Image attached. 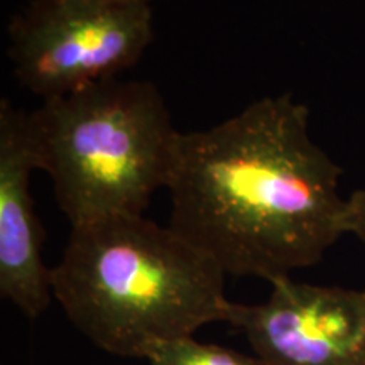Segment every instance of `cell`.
<instances>
[{"label": "cell", "mask_w": 365, "mask_h": 365, "mask_svg": "<svg viewBox=\"0 0 365 365\" xmlns=\"http://www.w3.org/2000/svg\"><path fill=\"white\" fill-rule=\"evenodd\" d=\"M341 168L309 134L291 93L182 132L168 191L170 227L230 276L267 282L312 267L349 234Z\"/></svg>", "instance_id": "6da1fadb"}, {"label": "cell", "mask_w": 365, "mask_h": 365, "mask_svg": "<svg viewBox=\"0 0 365 365\" xmlns=\"http://www.w3.org/2000/svg\"><path fill=\"white\" fill-rule=\"evenodd\" d=\"M53 296L103 352L144 359L153 345L225 323L227 274L173 228L144 215L71 227Z\"/></svg>", "instance_id": "7a4b0ae2"}, {"label": "cell", "mask_w": 365, "mask_h": 365, "mask_svg": "<svg viewBox=\"0 0 365 365\" xmlns=\"http://www.w3.org/2000/svg\"><path fill=\"white\" fill-rule=\"evenodd\" d=\"M39 170L71 227L144 215L168 188L181 134L150 81L112 78L29 113Z\"/></svg>", "instance_id": "3957f363"}, {"label": "cell", "mask_w": 365, "mask_h": 365, "mask_svg": "<svg viewBox=\"0 0 365 365\" xmlns=\"http://www.w3.org/2000/svg\"><path fill=\"white\" fill-rule=\"evenodd\" d=\"M7 31L14 75L43 100L118 78L154 41L149 4L122 0H31Z\"/></svg>", "instance_id": "277c9868"}, {"label": "cell", "mask_w": 365, "mask_h": 365, "mask_svg": "<svg viewBox=\"0 0 365 365\" xmlns=\"http://www.w3.org/2000/svg\"><path fill=\"white\" fill-rule=\"evenodd\" d=\"M266 301H232L228 325L269 365H365V289L291 277L272 282Z\"/></svg>", "instance_id": "5b68a950"}, {"label": "cell", "mask_w": 365, "mask_h": 365, "mask_svg": "<svg viewBox=\"0 0 365 365\" xmlns=\"http://www.w3.org/2000/svg\"><path fill=\"white\" fill-rule=\"evenodd\" d=\"M39 170L29 113L0 102V296L38 318L53 296V269L43 261L44 228L29 182Z\"/></svg>", "instance_id": "8992f818"}, {"label": "cell", "mask_w": 365, "mask_h": 365, "mask_svg": "<svg viewBox=\"0 0 365 365\" xmlns=\"http://www.w3.org/2000/svg\"><path fill=\"white\" fill-rule=\"evenodd\" d=\"M144 360L149 365H269L255 354L249 355L228 346L203 344L195 336L153 345Z\"/></svg>", "instance_id": "52a82bcc"}, {"label": "cell", "mask_w": 365, "mask_h": 365, "mask_svg": "<svg viewBox=\"0 0 365 365\" xmlns=\"http://www.w3.org/2000/svg\"><path fill=\"white\" fill-rule=\"evenodd\" d=\"M346 200H349V217H346L349 234L357 237L365 247V186L355 190Z\"/></svg>", "instance_id": "ba28073f"}, {"label": "cell", "mask_w": 365, "mask_h": 365, "mask_svg": "<svg viewBox=\"0 0 365 365\" xmlns=\"http://www.w3.org/2000/svg\"><path fill=\"white\" fill-rule=\"evenodd\" d=\"M122 2H135V4H149V6H150V2H153V0H122Z\"/></svg>", "instance_id": "9c48e42d"}]
</instances>
